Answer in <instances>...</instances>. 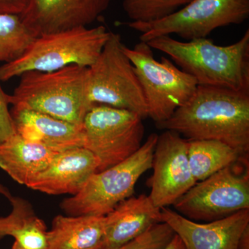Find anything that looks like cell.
<instances>
[{"mask_svg":"<svg viewBox=\"0 0 249 249\" xmlns=\"http://www.w3.org/2000/svg\"><path fill=\"white\" fill-rule=\"evenodd\" d=\"M157 128L186 140H216L249 152V92L198 85L193 96Z\"/></svg>","mask_w":249,"mask_h":249,"instance_id":"1","label":"cell"},{"mask_svg":"<svg viewBox=\"0 0 249 249\" xmlns=\"http://www.w3.org/2000/svg\"><path fill=\"white\" fill-rule=\"evenodd\" d=\"M168 55L198 85L249 92V29L235 43L215 45L208 37L179 41L170 36L147 42Z\"/></svg>","mask_w":249,"mask_h":249,"instance_id":"2","label":"cell"},{"mask_svg":"<svg viewBox=\"0 0 249 249\" xmlns=\"http://www.w3.org/2000/svg\"><path fill=\"white\" fill-rule=\"evenodd\" d=\"M88 67L71 65L56 71H28L11 95L15 110L35 111L83 125L92 105L87 93Z\"/></svg>","mask_w":249,"mask_h":249,"instance_id":"3","label":"cell"},{"mask_svg":"<svg viewBox=\"0 0 249 249\" xmlns=\"http://www.w3.org/2000/svg\"><path fill=\"white\" fill-rule=\"evenodd\" d=\"M110 34L101 25L38 36L19 58L0 67V80L7 81L28 71H56L71 65L89 67L99 56Z\"/></svg>","mask_w":249,"mask_h":249,"instance_id":"4","label":"cell"},{"mask_svg":"<svg viewBox=\"0 0 249 249\" xmlns=\"http://www.w3.org/2000/svg\"><path fill=\"white\" fill-rule=\"evenodd\" d=\"M159 135L152 133L129 158L89 178L79 193L62 201L69 215H106L124 199L132 196L141 177L151 169Z\"/></svg>","mask_w":249,"mask_h":249,"instance_id":"5","label":"cell"},{"mask_svg":"<svg viewBox=\"0 0 249 249\" xmlns=\"http://www.w3.org/2000/svg\"><path fill=\"white\" fill-rule=\"evenodd\" d=\"M142 86L147 116L156 124L169 119L196 91V80L166 57L156 60L152 49L140 41L130 49L123 46Z\"/></svg>","mask_w":249,"mask_h":249,"instance_id":"6","label":"cell"},{"mask_svg":"<svg viewBox=\"0 0 249 249\" xmlns=\"http://www.w3.org/2000/svg\"><path fill=\"white\" fill-rule=\"evenodd\" d=\"M123 46L121 36L111 32L99 56L88 67V98L92 106L127 109L145 119L148 116L143 92Z\"/></svg>","mask_w":249,"mask_h":249,"instance_id":"7","label":"cell"},{"mask_svg":"<svg viewBox=\"0 0 249 249\" xmlns=\"http://www.w3.org/2000/svg\"><path fill=\"white\" fill-rule=\"evenodd\" d=\"M249 155L198 181L174 204L193 221L209 222L249 209Z\"/></svg>","mask_w":249,"mask_h":249,"instance_id":"8","label":"cell"},{"mask_svg":"<svg viewBox=\"0 0 249 249\" xmlns=\"http://www.w3.org/2000/svg\"><path fill=\"white\" fill-rule=\"evenodd\" d=\"M143 119L137 113L95 105L83 123L84 145L99 162L97 172L114 166L142 147Z\"/></svg>","mask_w":249,"mask_h":249,"instance_id":"9","label":"cell"},{"mask_svg":"<svg viewBox=\"0 0 249 249\" xmlns=\"http://www.w3.org/2000/svg\"><path fill=\"white\" fill-rule=\"evenodd\" d=\"M249 17V0H192L168 17L150 23L129 22L140 41L175 34L187 41L207 37L218 28L240 24Z\"/></svg>","mask_w":249,"mask_h":249,"instance_id":"10","label":"cell"},{"mask_svg":"<svg viewBox=\"0 0 249 249\" xmlns=\"http://www.w3.org/2000/svg\"><path fill=\"white\" fill-rule=\"evenodd\" d=\"M152 168L148 196L159 209L175 204L196 183L188 161L187 140L173 131L159 135Z\"/></svg>","mask_w":249,"mask_h":249,"instance_id":"11","label":"cell"},{"mask_svg":"<svg viewBox=\"0 0 249 249\" xmlns=\"http://www.w3.org/2000/svg\"><path fill=\"white\" fill-rule=\"evenodd\" d=\"M111 0H29L20 14L36 37L87 27L108 9Z\"/></svg>","mask_w":249,"mask_h":249,"instance_id":"12","label":"cell"},{"mask_svg":"<svg viewBox=\"0 0 249 249\" xmlns=\"http://www.w3.org/2000/svg\"><path fill=\"white\" fill-rule=\"evenodd\" d=\"M160 211L162 222L180 237L186 249H237L242 232L249 226V209L206 223L191 220L168 207Z\"/></svg>","mask_w":249,"mask_h":249,"instance_id":"13","label":"cell"},{"mask_svg":"<svg viewBox=\"0 0 249 249\" xmlns=\"http://www.w3.org/2000/svg\"><path fill=\"white\" fill-rule=\"evenodd\" d=\"M98 165L96 156L85 147L65 150L59 152L27 187L52 196H75L97 172Z\"/></svg>","mask_w":249,"mask_h":249,"instance_id":"14","label":"cell"},{"mask_svg":"<svg viewBox=\"0 0 249 249\" xmlns=\"http://www.w3.org/2000/svg\"><path fill=\"white\" fill-rule=\"evenodd\" d=\"M162 222L160 209L146 195L124 199L106 215L101 249H118Z\"/></svg>","mask_w":249,"mask_h":249,"instance_id":"15","label":"cell"},{"mask_svg":"<svg viewBox=\"0 0 249 249\" xmlns=\"http://www.w3.org/2000/svg\"><path fill=\"white\" fill-rule=\"evenodd\" d=\"M11 111L16 132L26 140L42 144L57 152L84 145L83 125L35 111Z\"/></svg>","mask_w":249,"mask_h":249,"instance_id":"16","label":"cell"},{"mask_svg":"<svg viewBox=\"0 0 249 249\" xmlns=\"http://www.w3.org/2000/svg\"><path fill=\"white\" fill-rule=\"evenodd\" d=\"M59 152L16 133L0 144V168L16 182L27 186Z\"/></svg>","mask_w":249,"mask_h":249,"instance_id":"17","label":"cell"},{"mask_svg":"<svg viewBox=\"0 0 249 249\" xmlns=\"http://www.w3.org/2000/svg\"><path fill=\"white\" fill-rule=\"evenodd\" d=\"M106 215H58L48 231L47 249H101Z\"/></svg>","mask_w":249,"mask_h":249,"instance_id":"18","label":"cell"},{"mask_svg":"<svg viewBox=\"0 0 249 249\" xmlns=\"http://www.w3.org/2000/svg\"><path fill=\"white\" fill-rule=\"evenodd\" d=\"M191 173L196 182L231 165L244 155L216 140H187Z\"/></svg>","mask_w":249,"mask_h":249,"instance_id":"19","label":"cell"},{"mask_svg":"<svg viewBox=\"0 0 249 249\" xmlns=\"http://www.w3.org/2000/svg\"><path fill=\"white\" fill-rule=\"evenodd\" d=\"M10 201L17 211L9 233L15 239L14 243L23 249H47L48 231L45 222L34 214L24 199L12 196Z\"/></svg>","mask_w":249,"mask_h":249,"instance_id":"20","label":"cell"},{"mask_svg":"<svg viewBox=\"0 0 249 249\" xmlns=\"http://www.w3.org/2000/svg\"><path fill=\"white\" fill-rule=\"evenodd\" d=\"M36 37L20 15L0 14V62L19 58Z\"/></svg>","mask_w":249,"mask_h":249,"instance_id":"21","label":"cell"},{"mask_svg":"<svg viewBox=\"0 0 249 249\" xmlns=\"http://www.w3.org/2000/svg\"><path fill=\"white\" fill-rule=\"evenodd\" d=\"M192 0H124L123 7L131 22L150 23L168 17Z\"/></svg>","mask_w":249,"mask_h":249,"instance_id":"22","label":"cell"},{"mask_svg":"<svg viewBox=\"0 0 249 249\" xmlns=\"http://www.w3.org/2000/svg\"><path fill=\"white\" fill-rule=\"evenodd\" d=\"M169 240L164 228L157 224L140 237L118 249H163Z\"/></svg>","mask_w":249,"mask_h":249,"instance_id":"23","label":"cell"},{"mask_svg":"<svg viewBox=\"0 0 249 249\" xmlns=\"http://www.w3.org/2000/svg\"><path fill=\"white\" fill-rule=\"evenodd\" d=\"M9 105L11 95L5 93L0 83V144L17 133L11 111L9 110Z\"/></svg>","mask_w":249,"mask_h":249,"instance_id":"24","label":"cell"},{"mask_svg":"<svg viewBox=\"0 0 249 249\" xmlns=\"http://www.w3.org/2000/svg\"><path fill=\"white\" fill-rule=\"evenodd\" d=\"M29 1V0H0V14H22Z\"/></svg>","mask_w":249,"mask_h":249,"instance_id":"25","label":"cell"},{"mask_svg":"<svg viewBox=\"0 0 249 249\" xmlns=\"http://www.w3.org/2000/svg\"><path fill=\"white\" fill-rule=\"evenodd\" d=\"M16 217V212L12 209L11 213L7 217H0V238L5 235H9L10 229L14 224Z\"/></svg>","mask_w":249,"mask_h":249,"instance_id":"26","label":"cell"},{"mask_svg":"<svg viewBox=\"0 0 249 249\" xmlns=\"http://www.w3.org/2000/svg\"><path fill=\"white\" fill-rule=\"evenodd\" d=\"M163 249H186L182 241L178 235L175 234L171 240Z\"/></svg>","mask_w":249,"mask_h":249,"instance_id":"27","label":"cell"},{"mask_svg":"<svg viewBox=\"0 0 249 249\" xmlns=\"http://www.w3.org/2000/svg\"><path fill=\"white\" fill-rule=\"evenodd\" d=\"M237 249H249V226L242 232Z\"/></svg>","mask_w":249,"mask_h":249,"instance_id":"28","label":"cell"},{"mask_svg":"<svg viewBox=\"0 0 249 249\" xmlns=\"http://www.w3.org/2000/svg\"><path fill=\"white\" fill-rule=\"evenodd\" d=\"M0 195H2V196H6V197L9 198V200L12 197L11 193H10L8 188L5 187L4 185L1 184V183H0Z\"/></svg>","mask_w":249,"mask_h":249,"instance_id":"29","label":"cell"},{"mask_svg":"<svg viewBox=\"0 0 249 249\" xmlns=\"http://www.w3.org/2000/svg\"><path fill=\"white\" fill-rule=\"evenodd\" d=\"M23 249L22 248H21L20 247H19V246L16 245V243L14 244V245H13L12 249Z\"/></svg>","mask_w":249,"mask_h":249,"instance_id":"30","label":"cell"}]
</instances>
